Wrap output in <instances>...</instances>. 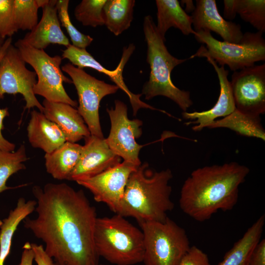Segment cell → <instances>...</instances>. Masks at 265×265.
<instances>
[{
    "label": "cell",
    "mask_w": 265,
    "mask_h": 265,
    "mask_svg": "<svg viewBox=\"0 0 265 265\" xmlns=\"http://www.w3.org/2000/svg\"><path fill=\"white\" fill-rule=\"evenodd\" d=\"M23 249L21 262L18 265H32L34 255L30 243H25Z\"/></svg>",
    "instance_id": "74e56055"
},
{
    "label": "cell",
    "mask_w": 265,
    "mask_h": 265,
    "mask_svg": "<svg viewBox=\"0 0 265 265\" xmlns=\"http://www.w3.org/2000/svg\"><path fill=\"white\" fill-rule=\"evenodd\" d=\"M69 2V0H56V8L60 24L66 29L72 45L86 49L92 42L93 38L79 31L72 24L68 12Z\"/></svg>",
    "instance_id": "4dcf8cb0"
},
{
    "label": "cell",
    "mask_w": 265,
    "mask_h": 265,
    "mask_svg": "<svg viewBox=\"0 0 265 265\" xmlns=\"http://www.w3.org/2000/svg\"><path fill=\"white\" fill-rule=\"evenodd\" d=\"M106 0H82L74 10L77 20L84 26L105 25L103 7Z\"/></svg>",
    "instance_id": "f546056e"
},
{
    "label": "cell",
    "mask_w": 265,
    "mask_h": 265,
    "mask_svg": "<svg viewBox=\"0 0 265 265\" xmlns=\"http://www.w3.org/2000/svg\"><path fill=\"white\" fill-rule=\"evenodd\" d=\"M143 27L150 73L148 80L143 86L142 95L148 100L158 96L166 97L178 105L183 112L187 111L193 105L190 92L176 87L171 79V73L175 67L189 58L179 59L168 52L165 39L158 32L150 15L144 17Z\"/></svg>",
    "instance_id": "277c9868"
},
{
    "label": "cell",
    "mask_w": 265,
    "mask_h": 265,
    "mask_svg": "<svg viewBox=\"0 0 265 265\" xmlns=\"http://www.w3.org/2000/svg\"><path fill=\"white\" fill-rule=\"evenodd\" d=\"M181 3H182L184 4H185L186 9L185 11H186V12H193L194 10L195 6H194L192 0H181Z\"/></svg>",
    "instance_id": "f35d334b"
},
{
    "label": "cell",
    "mask_w": 265,
    "mask_h": 265,
    "mask_svg": "<svg viewBox=\"0 0 265 265\" xmlns=\"http://www.w3.org/2000/svg\"><path fill=\"white\" fill-rule=\"evenodd\" d=\"M30 244L34 255V260L37 265H53V259L46 252L43 245Z\"/></svg>",
    "instance_id": "d590c367"
},
{
    "label": "cell",
    "mask_w": 265,
    "mask_h": 265,
    "mask_svg": "<svg viewBox=\"0 0 265 265\" xmlns=\"http://www.w3.org/2000/svg\"><path fill=\"white\" fill-rule=\"evenodd\" d=\"M9 115L7 107L0 108V150L13 152L15 149V144L5 139L2 134V131L4 129L3 120Z\"/></svg>",
    "instance_id": "e575fe53"
},
{
    "label": "cell",
    "mask_w": 265,
    "mask_h": 265,
    "mask_svg": "<svg viewBox=\"0 0 265 265\" xmlns=\"http://www.w3.org/2000/svg\"><path fill=\"white\" fill-rule=\"evenodd\" d=\"M26 63L19 50L11 44L0 61V99L6 94H20L26 102L25 109L36 107L43 113V106L33 92L36 74Z\"/></svg>",
    "instance_id": "30bf717a"
},
{
    "label": "cell",
    "mask_w": 265,
    "mask_h": 265,
    "mask_svg": "<svg viewBox=\"0 0 265 265\" xmlns=\"http://www.w3.org/2000/svg\"><path fill=\"white\" fill-rule=\"evenodd\" d=\"M28 141L31 146L49 153L66 141L58 126L43 113L33 110L27 127Z\"/></svg>",
    "instance_id": "ffe728a7"
},
{
    "label": "cell",
    "mask_w": 265,
    "mask_h": 265,
    "mask_svg": "<svg viewBox=\"0 0 265 265\" xmlns=\"http://www.w3.org/2000/svg\"><path fill=\"white\" fill-rule=\"evenodd\" d=\"M82 147L78 143L66 141L52 152L45 154L47 172L55 179L70 181L80 159Z\"/></svg>",
    "instance_id": "44dd1931"
},
{
    "label": "cell",
    "mask_w": 265,
    "mask_h": 265,
    "mask_svg": "<svg viewBox=\"0 0 265 265\" xmlns=\"http://www.w3.org/2000/svg\"><path fill=\"white\" fill-rule=\"evenodd\" d=\"M207 61L214 68L219 80L220 93L215 105L210 109L203 111L183 112V118L189 120L185 124H194L192 129L196 132L208 128L219 117H224L236 109L230 81L228 79L229 72L224 66H218L211 58L206 56Z\"/></svg>",
    "instance_id": "2e32d148"
},
{
    "label": "cell",
    "mask_w": 265,
    "mask_h": 265,
    "mask_svg": "<svg viewBox=\"0 0 265 265\" xmlns=\"http://www.w3.org/2000/svg\"><path fill=\"white\" fill-rule=\"evenodd\" d=\"M249 173L248 167L236 162L196 169L182 186L180 209L198 222L209 220L218 211L232 210L238 201L239 186Z\"/></svg>",
    "instance_id": "7a4b0ae2"
},
{
    "label": "cell",
    "mask_w": 265,
    "mask_h": 265,
    "mask_svg": "<svg viewBox=\"0 0 265 265\" xmlns=\"http://www.w3.org/2000/svg\"><path fill=\"white\" fill-rule=\"evenodd\" d=\"M246 265H265V239H262L251 253Z\"/></svg>",
    "instance_id": "836d02e7"
},
{
    "label": "cell",
    "mask_w": 265,
    "mask_h": 265,
    "mask_svg": "<svg viewBox=\"0 0 265 265\" xmlns=\"http://www.w3.org/2000/svg\"><path fill=\"white\" fill-rule=\"evenodd\" d=\"M157 24L160 35L164 39L167 31L173 27L184 35H195L191 16L183 9L178 0H156Z\"/></svg>",
    "instance_id": "7402d4cb"
},
{
    "label": "cell",
    "mask_w": 265,
    "mask_h": 265,
    "mask_svg": "<svg viewBox=\"0 0 265 265\" xmlns=\"http://www.w3.org/2000/svg\"><path fill=\"white\" fill-rule=\"evenodd\" d=\"M53 265H59L57 263L54 262L53 263ZM99 265H105L104 264H100Z\"/></svg>",
    "instance_id": "60d3db41"
},
{
    "label": "cell",
    "mask_w": 265,
    "mask_h": 265,
    "mask_svg": "<svg viewBox=\"0 0 265 265\" xmlns=\"http://www.w3.org/2000/svg\"><path fill=\"white\" fill-rule=\"evenodd\" d=\"M134 0H106L103 7L105 25L118 36L128 29L133 20Z\"/></svg>",
    "instance_id": "484cf974"
},
{
    "label": "cell",
    "mask_w": 265,
    "mask_h": 265,
    "mask_svg": "<svg viewBox=\"0 0 265 265\" xmlns=\"http://www.w3.org/2000/svg\"><path fill=\"white\" fill-rule=\"evenodd\" d=\"M84 139L70 181L76 182L93 177L121 162V158L112 151L105 138L91 134Z\"/></svg>",
    "instance_id": "9a60e30c"
},
{
    "label": "cell",
    "mask_w": 265,
    "mask_h": 265,
    "mask_svg": "<svg viewBox=\"0 0 265 265\" xmlns=\"http://www.w3.org/2000/svg\"><path fill=\"white\" fill-rule=\"evenodd\" d=\"M14 0H0V36L5 40L12 36L18 30L13 13Z\"/></svg>",
    "instance_id": "1f68e13d"
},
{
    "label": "cell",
    "mask_w": 265,
    "mask_h": 265,
    "mask_svg": "<svg viewBox=\"0 0 265 265\" xmlns=\"http://www.w3.org/2000/svg\"><path fill=\"white\" fill-rule=\"evenodd\" d=\"M61 68L69 75L75 86L79 99L77 109L91 134L104 138L100 122V104L104 97L115 93L119 87L96 79L70 63Z\"/></svg>",
    "instance_id": "9c48e42d"
},
{
    "label": "cell",
    "mask_w": 265,
    "mask_h": 265,
    "mask_svg": "<svg viewBox=\"0 0 265 265\" xmlns=\"http://www.w3.org/2000/svg\"><path fill=\"white\" fill-rule=\"evenodd\" d=\"M172 178L168 168L153 171L148 163L141 164L129 177L118 214L139 223L164 221L174 207L169 185Z\"/></svg>",
    "instance_id": "3957f363"
},
{
    "label": "cell",
    "mask_w": 265,
    "mask_h": 265,
    "mask_svg": "<svg viewBox=\"0 0 265 265\" xmlns=\"http://www.w3.org/2000/svg\"><path fill=\"white\" fill-rule=\"evenodd\" d=\"M114 103V108L106 109L111 128L106 141L115 155L138 166L141 164L139 153L143 145L137 143L136 139L142 134V122L128 118L127 106L123 102L116 100Z\"/></svg>",
    "instance_id": "8fae6325"
},
{
    "label": "cell",
    "mask_w": 265,
    "mask_h": 265,
    "mask_svg": "<svg viewBox=\"0 0 265 265\" xmlns=\"http://www.w3.org/2000/svg\"><path fill=\"white\" fill-rule=\"evenodd\" d=\"M94 238L100 257L112 264L134 265L143 261V233L121 215L98 217Z\"/></svg>",
    "instance_id": "5b68a950"
},
{
    "label": "cell",
    "mask_w": 265,
    "mask_h": 265,
    "mask_svg": "<svg viewBox=\"0 0 265 265\" xmlns=\"http://www.w3.org/2000/svg\"><path fill=\"white\" fill-rule=\"evenodd\" d=\"M138 166L124 160L97 175L76 182L88 189L96 202L106 204L118 214L129 177Z\"/></svg>",
    "instance_id": "4fadbf2b"
},
{
    "label": "cell",
    "mask_w": 265,
    "mask_h": 265,
    "mask_svg": "<svg viewBox=\"0 0 265 265\" xmlns=\"http://www.w3.org/2000/svg\"><path fill=\"white\" fill-rule=\"evenodd\" d=\"M5 40L2 39L0 36V45H2L4 42Z\"/></svg>",
    "instance_id": "ab89813d"
},
{
    "label": "cell",
    "mask_w": 265,
    "mask_h": 265,
    "mask_svg": "<svg viewBox=\"0 0 265 265\" xmlns=\"http://www.w3.org/2000/svg\"><path fill=\"white\" fill-rule=\"evenodd\" d=\"M28 159L26 148L21 145L16 151L0 150V193L11 187L6 186V182L13 174L25 169L24 162Z\"/></svg>",
    "instance_id": "83f0119b"
},
{
    "label": "cell",
    "mask_w": 265,
    "mask_h": 265,
    "mask_svg": "<svg viewBox=\"0 0 265 265\" xmlns=\"http://www.w3.org/2000/svg\"><path fill=\"white\" fill-rule=\"evenodd\" d=\"M19 51L25 62L34 70L37 80L33 88L34 94L41 96L52 102L62 103L77 107L78 103L68 95L63 83H72L66 77L60 65V55H49L44 50L36 49L22 40L18 39L14 45Z\"/></svg>",
    "instance_id": "ba28073f"
},
{
    "label": "cell",
    "mask_w": 265,
    "mask_h": 265,
    "mask_svg": "<svg viewBox=\"0 0 265 265\" xmlns=\"http://www.w3.org/2000/svg\"><path fill=\"white\" fill-rule=\"evenodd\" d=\"M144 237V265H179L190 247L186 230L169 217L139 223Z\"/></svg>",
    "instance_id": "52a82bcc"
},
{
    "label": "cell",
    "mask_w": 265,
    "mask_h": 265,
    "mask_svg": "<svg viewBox=\"0 0 265 265\" xmlns=\"http://www.w3.org/2000/svg\"><path fill=\"white\" fill-rule=\"evenodd\" d=\"M236 108L255 117L265 113V64L234 72L230 81Z\"/></svg>",
    "instance_id": "7c38bea8"
},
{
    "label": "cell",
    "mask_w": 265,
    "mask_h": 265,
    "mask_svg": "<svg viewBox=\"0 0 265 265\" xmlns=\"http://www.w3.org/2000/svg\"><path fill=\"white\" fill-rule=\"evenodd\" d=\"M223 18L224 19L232 20L235 18L237 13L236 0H223Z\"/></svg>",
    "instance_id": "8d00e7d4"
},
{
    "label": "cell",
    "mask_w": 265,
    "mask_h": 265,
    "mask_svg": "<svg viewBox=\"0 0 265 265\" xmlns=\"http://www.w3.org/2000/svg\"><path fill=\"white\" fill-rule=\"evenodd\" d=\"M265 221V216L263 214L234 244L218 265H246L253 249L261 240Z\"/></svg>",
    "instance_id": "cb8c5ba5"
},
{
    "label": "cell",
    "mask_w": 265,
    "mask_h": 265,
    "mask_svg": "<svg viewBox=\"0 0 265 265\" xmlns=\"http://www.w3.org/2000/svg\"><path fill=\"white\" fill-rule=\"evenodd\" d=\"M56 0H48L43 6L42 16L36 26L22 39L31 46L44 50L50 44L68 46V37L61 28L56 8Z\"/></svg>",
    "instance_id": "ac0fdd59"
},
{
    "label": "cell",
    "mask_w": 265,
    "mask_h": 265,
    "mask_svg": "<svg viewBox=\"0 0 265 265\" xmlns=\"http://www.w3.org/2000/svg\"><path fill=\"white\" fill-rule=\"evenodd\" d=\"M48 0H14L13 13L17 30H32L38 23V9Z\"/></svg>",
    "instance_id": "4316f807"
},
{
    "label": "cell",
    "mask_w": 265,
    "mask_h": 265,
    "mask_svg": "<svg viewBox=\"0 0 265 265\" xmlns=\"http://www.w3.org/2000/svg\"><path fill=\"white\" fill-rule=\"evenodd\" d=\"M224 128L244 136L265 140V131L260 117H255L236 109L229 115L214 121L208 128Z\"/></svg>",
    "instance_id": "d4e9b609"
},
{
    "label": "cell",
    "mask_w": 265,
    "mask_h": 265,
    "mask_svg": "<svg viewBox=\"0 0 265 265\" xmlns=\"http://www.w3.org/2000/svg\"><path fill=\"white\" fill-rule=\"evenodd\" d=\"M195 31L208 30L220 35L224 41L238 43L243 33L239 25L227 21L218 12L215 0H197L191 16Z\"/></svg>",
    "instance_id": "e0dca14e"
},
{
    "label": "cell",
    "mask_w": 265,
    "mask_h": 265,
    "mask_svg": "<svg viewBox=\"0 0 265 265\" xmlns=\"http://www.w3.org/2000/svg\"><path fill=\"white\" fill-rule=\"evenodd\" d=\"M179 265H211L208 255L196 246H190Z\"/></svg>",
    "instance_id": "d6a6232c"
},
{
    "label": "cell",
    "mask_w": 265,
    "mask_h": 265,
    "mask_svg": "<svg viewBox=\"0 0 265 265\" xmlns=\"http://www.w3.org/2000/svg\"><path fill=\"white\" fill-rule=\"evenodd\" d=\"M237 13L258 31H265V0H236Z\"/></svg>",
    "instance_id": "f1b7e54d"
},
{
    "label": "cell",
    "mask_w": 265,
    "mask_h": 265,
    "mask_svg": "<svg viewBox=\"0 0 265 265\" xmlns=\"http://www.w3.org/2000/svg\"><path fill=\"white\" fill-rule=\"evenodd\" d=\"M195 32L196 40L206 47L201 46L189 59L208 56L221 66L227 65L234 72L265 60V40L262 32H246L238 43L219 41L208 30Z\"/></svg>",
    "instance_id": "8992f818"
},
{
    "label": "cell",
    "mask_w": 265,
    "mask_h": 265,
    "mask_svg": "<svg viewBox=\"0 0 265 265\" xmlns=\"http://www.w3.org/2000/svg\"><path fill=\"white\" fill-rule=\"evenodd\" d=\"M36 200L26 201L20 198L14 209L10 211L7 217L0 220V265L4 263L10 252L12 239L21 222L35 209Z\"/></svg>",
    "instance_id": "603a6c76"
},
{
    "label": "cell",
    "mask_w": 265,
    "mask_h": 265,
    "mask_svg": "<svg viewBox=\"0 0 265 265\" xmlns=\"http://www.w3.org/2000/svg\"><path fill=\"white\" fill-rule=\"evenodd\" d=\"M135 50V46L130 44L125 47L119 63L115 70H110L105 68L85 49H80L70 44L64 50L62 54V59H67L74 66L80 69L88 67L94 69L106 75L128 96L131 103L133 115H136L137 111L141 108H148L157 110L163 113H168L164 110L156 108L140 100L142 94H134L132 92L125 83L123 77L124 67Z\"/></svg>",
    "instance_id": "5bb4252c"
},
{
    "label": "cell",
    "mask_w": 265,
    "mask_h": 265,
    "mask_svg": "<svg viewBox=\"0 0 265 265\" xmlns=\"http://www.w3.org/2000/svg\"><path fill=\"white\" fill-rule=\"evenodd\" d=\"M35 218L26 217L24 227L45 244L47 254L59 265H99L94 243L95 208L82 190L65 183L35 186Z\"/></svg>",
    "instance_id": "6da1fadb"
},
{
    "label": "cell",
    "mask_w": 265,
    "mask_h": 265,
    "mask_svg": "<svg viewBox=\"0 0 265 265\" xmlns=\"http://www.w3.org/2000/svg\"><path fill=\"white\" fill-rule=\"evenodd\" d=\"M42 105L45 116L56 124L65 137L66 141L76 143L91 135L78 109L65 103L44 100Z\"/></svg>",
    "instance_id": "d6986e66"
}]
</instances>
